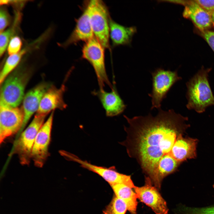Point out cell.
<instances>
[{
    "label": "cell",
    "instance_id": "30bf717a",
    "mask_svg": "<svg viewBox=\"0 0 214 214\" xmlns=\"http://www.w3.org/2000/svg\"><path fill=\"white\" fill-rule=\"evenodd\" d=\"M53 111L40 129L33 146L32 159L35 166L38 168L43 166L49 155L48 148L51 139Z\"/></svg>",
    "mask_w": 214,
    "mask_h": 214
},
{
    "label": "cell",
    "instance_id": "ba28073f",
    "mask_svg": "<svg viewBox=\"0 0 214 214\" xmlns=\"http://www.w3.org/2000/svg\"><path fill=\"white\" fill-rule=\"evenodd\" d=\"M59 153L66 159L76 162L83 168L98 174L111 186L122 184L131 188H134L135 186L130 176L119 172L114 166L107 168L92 164L86 160L81 159L74 154L64 150H60Z\"/></svg>",
    "mask_w": 214,
    "mask_h": 214
},
{
    "label": "cell",
    "instance_id": "f1b7e54d",
    "mask_svg": "<svg viewBox=\"0 0 214 214\" xmlns=\"http://www.w3.org/2000/svg\"><path fill=\"white\" fill-rule=\"evenodd\" d=\"M26 1L21 0H0V3L1 5H12L17 7L18 8H21L23 7L26 3Z\"/></svg>",
    "mask_w": 214,
    "mask_h": 214
},
{
    "label": "cell",
    "instance_id": "ffe728a7",
    "mask_svg": "<svg viewBox=\"0 0 214 214\" xmlns=\"http://www.w3.org/2000/svg\"><path fill=\"white\" fill-rule=\"evenodd\" d=\"M111 186L116 196L125 202L127 207L128 210L131 214H137V199L138 198L137 194L133 191L131 188L122 184Z\"/></svg>",
    "mask_w": 214,
    "mask_h": 214
},
{
    "label": "cell",
    "instance_id": "6da1fadb",
    "mask_svg": "<svg viewBox=\"0 0 214 214\" xmlns=\"http://www.w3.org/2000/svg\"><path fill=\"white\" fill-rule=\"evenodd\" d=\"M158 110L155 116L149 114L130 118L124 115L128 125L124 127L126 139L119 143L126 147L128 156L136 160L152 182L160 160L166 155H171L177 138L184 134L190 126L187 123L188 117L174 110Z\"/></svg>",
    "mask_w": 214,
    "mask_h": 214
},
{
    "label": "cell",
    "instance_id": "5bb4252c",
    "mask_svg": "<svg viewBox=\"0 0 214 214\" xmlns=\"http://www.w3.org/2000/svg\"><path fill=\"white\" fill-rule=\"evenodd\" d=\"M50 86L47 83L40 84L31 89L24 95L22 107L24 114V120L22 128L18 134L17 137L23 131L32 115L37 112L42 98Z\"/></svg>",
    "mask_w": 214,
    "mask_h": 214
},
{
    "label": "cell",
    "instance_id": "83f0119b",
    "mask_svg": "<svg viewBox=\"0 0 214 214\" xmlns=\"http://www.w3.org/2000/svg\"><path fill=\"white\" fill-rule=\"evenodd\" d=\"M203 36L205 40L214 52V31L205 32Z\"/></svg>",
    "mask_w": 214,
    "mask_h": 214
},
{
    "label": "cell",
    "instance_id": "4dcf8cb0",
    "mask_svg": "<svg viewBox=\"0 0 214 214\" xmlns=\"http://www.w3.org/2000/svg\"><path fill=\"white\" fill-rule=\"evenodd\" d=\"M213 187L214 188V185H213Z\"/></svg>",
    "mask_w": 214,
    "mask_h": 214
},
{
    "label": "cell",
    "instance_id": "277c9868",
    "mask_svg": "<svg viewBox=\"0 0 214 214\" xmlns=\"http://www.w3.org/2000/svg\"><path fill=\"white\" fill-rule=\"evenodd\" d=\"M46 116L36 114L29 125L17 137L14 143L10 155L17 154L22 165H27L30 162L35 138Z\"/></svg>",
    "mask_w": 214,
    "mask_h": 214
},
{
    "label": "cell",
    "instance_id": "7402d4cb",
    "mask_svg": "<svg viewBox=\"0 0 214 214\" xmlns=\"http://www.w3.org/2000/svg\"><path fill=\"white\" fill-rule=\"evenodd\" d=\"M127 210L125 202L115 196L105 211L104 214H125Z\"/></svg>",
    "mask_w": 214,
    "mask_h": 214
},
{
    "label": "cell",
    "instance_id": "484cf974",
    "mask_svg": "<svg viewBox=\"0 0 214 214\" xmlns=\"http://www.w3.org/2000/svg\"><path fill=\"white\" fill-rule=\"evenodd\" d=\"M9 14L6 10L2 8L0 11V33L4 31L10 23Z\"/></svg>",
    "mask_w": 214,
    "mask_h": 214
},
{
    "label": "cell",
    "instance_id": "8992f818",
    "mask_svg": "<svg viewBox=\"0 0 214 214\" xmlns=\"http://www.w3.org/2000/svg\"><path fill=\"white\" fill-rule=\"evenodd\" d=\"M105 49L95 37L83 45L82 58L87 60L93 67L100 89H104L106 84L111 89L113 86L109 79L106 70Z\"/></svg>",
    "mask_w": 214,
    "mask_h": 214
},
{
    "label": "cell",
    "instance_id": "7c38bea8",
    "mask_svg": "<svg viewBox=\"0 0 214 214\" xmlns=\"http://www.w3.org/2000/svg\"><path fill=\"white\" fill-rule=\"evenodd\" d=\"M76 21L75 26L68 38L60 45L62 47L65 48L81 41L86 42L95 37L86 2L82 13Z\"/></svg>",
    "mask_w": 214,
    "mask_h": 214
},
{
    "label": "cell",
    "instance_id": "ac0fdd59",
    "mask_svg": "<svg viewBox=\"0 0 214 214\" xmlns=\"http://www.w3.org/2000/svg\"><path fill=\"white\" fill-rule=\"evenodd\" d=\"M136 32V27L123 26L116 22L110 18L109 37L113 46L130 45L133 36Z\"/></svg>",
    "mask_w": 214,
    "mask_h": 214
},
{
    "label": "cell",
    "instance_id": "d4e9b609",
    "mask_svg": "<svg viewBox=\"0 0 214 214\" xmlns=\"http://www.w3.org/2000/svg\"><path fill=\"white\" fill-rule=\"evenodd\" d=\"M184 214H214V206L203 208L183 207Z\"/></svg>",
    "mask_w": 214,
    "mask_h": 214
},
{
    "label": "cell",
    "instance_id": "4316f807",
    "mask_svg": "<svg viewBox=\"0 0 214 214\" xmlns=\"http://www.w3.org/2000/svg\"><path fill=\"white\" fill-rule=\"evenodd\" d=\"M205 10L211 14L214 12V0H194Z\"/></svg>",
    "mask_w": 214,
    "mask_h": 214
},
{
    "label": "cell",
    "instance_id": "5b68a950",
    "mask_svg": "<svg viewBox=\"0 0 214 214\" xmlns=\"http://www.w3.org/2000/svg\"><path fill=\"white\" fill-rule=\"evenodd\" d=\"M88 7L90 22L95 37L105 48H110L109 20L108 7L100 0L86 2Z\"/></svg>",
    "mask_w": 214,
    "mask_h": 214
},
{
    "label": "cell",
    "instance_id": "9c48e42d",
    "mask_svg": "<svg viewBox=\"0 0 214 214\" xmlns=\"http://www.w3.org/2000/svg\"><path fill=\"white\" fill-rule=\"evenodd\" d=\"M22 108L0 103V143L20 131L24 120Z\"/></svg>",
    "mask_w": 214,
    "mask_h": 214
},
{
    "label": "cell",
    "instance_id": "7a4b0ae2",
    "mask_svg": "<svg viewBox=\"0 0 214 214\" xmlns=\"http://www.w3.org/2000/svg\"><path fill=\"white\" fill-rule=\"evenodd\" d=\"M210 70L202 68L186 83V106L188 109L201 113L209 106H214V96L208 79Z\"/></svg>",
    "mask_w": 214,
    "mask_h": 214
},
{
    "label": "cell",
    "instance_id": "4fadbf2b",
    "mask_svg": "<svg viewBox=\"0 0 214 214\" xmlns=\"http://www.w3.org/2000/svg\"><path fill=\"white\" fill-rule=\"evenodd\" d=\"M115 85L111 90L107 92L104 89L94 90L92 93L99 99L108 117H113L122 114L126 107L119 95Z\"/></svg>",
    "mask_w": 214,
    "mask_h": 214
},
{
    "label": "cell",
    "instance_id": "52a82bcc",
    "mask_svg": "<svg viewBox=\"0 0 214 214\" xmlns=\"http://www.w3.org/2000/svg\"><path fill=\"white\" fill-rule=\"evenodd\" d=\"M152 77V92L148 94L151 98V110L161 108L163 100L174 84L180 80L177 71L165 70L162 68H157L151 73Z\"/></svg>",
    "mask_w": 214,
    "mask_h": 214
},
{
    "label": "cell",
    "instance_id": "8fae6325",
    "mask_svg": "<svg viewBox=\"0 0 214 214\" xmlns=\"http://www.w3.org/2000/svg\"><path fill=\"white\" fill-rule=\"evenodd\" d=\"M148 176H145L144 185L134 188L138 198L150 207L156 214H168L166 202Z\"/></svg>",
    "mask_w": 214,
    "mask_h": 214
},
{
    "label": "cell",
    "instance_id": "2e32d148",
    "mask_svg": "<svg viewBox=\"0 0 214 214\" xmlns=\"http://www.w3.org/2000/svg\"><path fill=\"white\" fill-rule=\"evenodd\" d=\"M180 135L172 149L171 156L180 164L187 160L196 157L197 139Z\"/></svg>",
    "mask_w": 214,
    "mask_h": 214
},
{
    "label": "cell",
    "instance_id": "e0dca14e",
    "mask_svg": "<svg viewBox=\"0 0 214 214\" xmlns=\"http://www.w3.org/2000/svg\"><path fill=\"white\" fill-rule=\"evenodd\" d=\"M183 16L190 18L201 30L204 31L209 27L212 23L211 14L202 7L194 0L185 5Z\"/></svg>",
    "mask_w": 214,
    "mask_h": 214
},
{
    "label": "cell",
    "instance_id": "d6986e66",
    "mask_svg": "<svg viewBox=\"0 0 214 214\" xmlns=\"http://www.w3.org/2000/svg\"><path fill=\"white\" fill-rule=\"evenodd\" d=\"M180 164L171 155L164 156L158 164L156 178L153 183L154 186L160 189L163 179L176 171Z\"/></svg>",
    "mask_w": 214,
    "mask_h": 214
},
{
    "label": "cell",
    "instance_id": "cb8c5ba5",
    "mask_svg": "<svg viewBox=\"0 0 214 214\" xmlns=\"http://www.w3.org/2000/svg\"><path fill=\"white\" fill-rule=\"evenodd\" d=\"M22 45V41L19 37H13L10 39L7 47L8 54L10 55L18 53L21 51Z\"/></svg>",
    "mask_w": 214,
    "mask_h": 214
},
{
    "label": "cell",
    "instance_id": "3957f363",
    "mask_svg": "<svg viewBox=\"0 0 214 214\" xmlns=\"http://www.w3.org/2000/svg\"><path fill=\"white\" fill-rule=\"evenodd\" d=\"M30 76L29 71L18 69L11 73L1 84L0 103L18 107L22 102Z\"/></svg>",
    "mask_w": 214,
    "mask_h": 214
},
{
    "label": "cell",
    "instance_id": "9a60e30c",
    "mask_svg": "<svg viewBox=\"0 0 214 214\" xmlns=\"http://www.w3.org/2000/svg\"><path fill=\"white\" fill-rule=\"evenodd\" d=\"M65 90L64 84L59 88L54 86H50L44 94L36 114L46 115L56 109H65L67 105L63 99Z\"/></svg>",
    "mask_w": 214,
    "mask_h": 214
},
{
    "label": "cell",
    "instance_id": "44dd1931",
    "mask_svg": "<svg viewBox=\"0 0 214 214\" xmlns=\"http://www.w3.org/2000/svg\"><path fill=\"white\" fill-rule=\"evenodd\" d=\"M27 51L26 48H23L18 53L10 55L7 59L0 74L1 84L6 78L18 65L23 56Z\"/></svg>",
    "mask_w": 214,
    "mask_h": 214
},
{
    "label": "cell",
    "instance_id": "f546056e",
    "mask_svg": "<svg viewBox=\"0 0 214 214\" xmlns=\"http://www.w3.org/2000/svg\"><path fill=\"white\" fill-rule=\"evenodd\" d=\"M211 17L212 23L214 25V12L211 14Z\"/></svg>",
    "mask_w": 214,
    "mask_h": 214
},
{
    "label": "cell",
    "instance_id": "603a6c76",
    "mask_svg": "<svg viewBox=\"0 0 214 214\" xmlns=\"http://www.w3.org/2000/svg\"><path fill=\"white\" fill-rule=\"evenodd\" d=\"M13 28L7 29L0 33V55L1 57L5 51L14 31Z\"/></svg>",
    "mask_w": 214,
    "mask_h": 214
}]
</instances>
